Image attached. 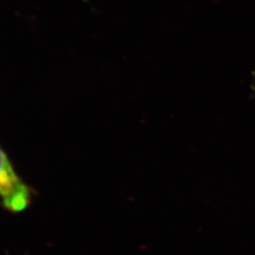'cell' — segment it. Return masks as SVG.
Listing matches in <instances>:
<instances>
[{
  "label": "cell",
  "instance_id": "1",
  "mask_svg": "<svg viewBox=\"0 0 255 255\" xmlns=\"http://www.w3.org/2000/svg\"><path fill=\"white\" fill-rule=\"evenodd\" d=\"M33 190L16 172L7 152L0 146V201L3 208L19 214L29 207Z\"/></svg>",
  "mask_w": 255,
  "mask_h": 255
}]
</instances>
